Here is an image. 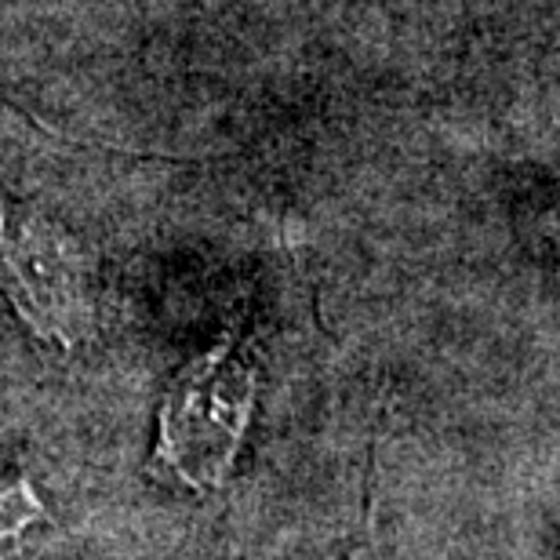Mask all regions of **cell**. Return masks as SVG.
I'll return each mask as SVG.
<instances>
[{
	"label": "cell",
	"instance_id": "3957f363",
	"mask_svg": "<svg viewBox=\"0 0 560 560\" xmlns=\"http://www.w3.org/2000/svg\"><path fill=\"white\" fill-rule=\"evenodd\" d=\"M48 517L33 480L22 469H0V546L15 542L30 524Z\"/></svg>",
	"mask_w": 560,
	"mask_h": 560
},
{
	"label": "cell",
	"instance_id": "6da1fadb",
	"mask_svg": "<svg viewBox=\"0 0 560 560\" xmlns=\"http://www.w3.org/2000/svg\"><path fill=\"white\" fill-rule=\"evenodd\" d=\"M255 408L252 361L230 339L172 378L161 408L156 458L189 488H219L241 452Z\"/></svg>",
	"mask_w": 560,
	"mask_h": 560
},
{
	"label": "cell",
	"instance_id": "7a4b0ae2",
	"mask_svg": "<svg viewBox=\"0 0 560 560\" xmlns=\"http://www.w3.org/2000/svg\"><path fill=\"white\" fill-rule=\"evenodd\" d=\"M0 280L19 317L44 339L70 350L84 328L92 295L88 270L73 244L33 211H15L0 200Z\"/></svg>",
	"mask_w": 560,
	"mask_h": 560
}]
</instances>
